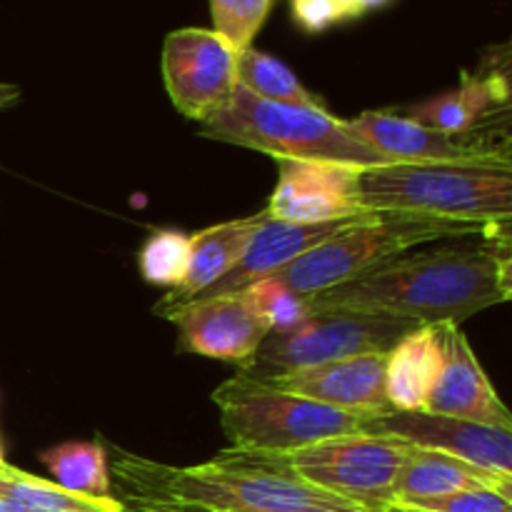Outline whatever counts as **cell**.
<instances>
[{
    "label": "cell",
    "instance_id": "1",
    "mask_svg": "<svg viewBox=\"0 0 512 512\" xmlns=\"http://www.w3.org/2000/svg\"><path fill=\"white\" fill-rule=\"evenodd\" d=\"M510 258V233L503 225L445 248L410 250L363 278L303 300L308 315L350 310L418 325H460L510 300Z\"/></svg>",
    "mask_w": 512,
    "mask_h": 512
},
{
    "label": "cell",
    "instance_id": "2",
    "mask_svg": "<svg viewBox=\"0 0 512 512\" xmlns=\"http://www.w3.org/2000/svg\"><path fill=\"white\" fill-rule=\"evenodd\" d=\"M115 475L128 503L193 512H295L313 505H350L295 478L280 455L220 453L205 465L173 468L118 453Z\"/></svg>",
    "mask_w": 512,
    "mask_h": 512
},
{
    "label": "cell",
    "instance_id": "3",
    "mask_svg": "<svg viewBox=\"0 0 512 512\" xmlns=\"http://www.w3.org/2000/svg\"><path fill=\"white\" fill-rule=\"evenodd\" d=\"M355 205L478 225L512 218V163H388L355 170Z\"/></svg>",
    "mask_w": 512,
    "mask_h": 512
},
{
    "label": "cell",
    "instance_id": "4",
    "mask_svg": "<svg viewBox=\"0 0 512 512\" xmlns=\"http://www.w3.org/2000/svg\"><path fill=\"white\" fill-rule=\"evenodd\" d=\"M200 135L220 143L243 145L273 155L275 160L373 168L388 165L385 155L363 143L348 120L330 115L323 105L270 103L238 85L225 108L200 123Z\"/></svg>",
    "mask_w": 512,
    "mask_h": 512
},
{
    "label": "cell",
    "instance_id": "5",
    "mask_svg": "<svg viewBox=\"0 0 512 512\" xmlns=\"http://www.w3.org/2000/svg\"><path fill=\"white\" fill-rule=\"evenodd\" d=\"M495 228L503 225L460 223L410 213H375L365 223L345 228L343 233L310 248L265 280L283 285L298 298H313L323 290L363 278L420 245L475 238Z\"/></svg>",
    "mask_w": 512,
    "mask_h": 512
},
{
    "label": "cell",
    "instance_id": "6",
    "mask_svg": "<svg viewBox=\"0 0 512 512\" xmlns=\"http://www.w3.org/2000/svg\"><path fill=\"white\" fill-rule=\"evenodd\" d=\"M210 398L220 410L225 438L243 453L290 455L323 440L360 433L363 420V415L283 393L240 373Z\"/></svg>",
    "mask_w": 512,
    "mask_h": 512
},
{
    "label": "cell",
    "instance_id": "7",
    "mask_svg": "<svg viewBox=\"0 0 512 512\" xmlns=\"http://www.w3.org/2000/svg\"><path fill=\"white\" fill-rule=\"evenodd\" d=\"M423 328L410 320L388 315L325 310L310 313L303 323L288 330H270L240 375L250 380H275L315 365L358 355H388L405 335Z\"/></svg>",
    "mask_w": 512,
    "mask_h": 512
},
{
    "label": "cell",
    "instance_id": "8",
    "mask_svg": "<svg viewBox=\"0 0 512 512\" xmlns=\"http://www.w3.org/2000/svg\"><path fill=\"white\" fill-rule=\"evenodd\" d=\"M410 445L375 435H340L280 455L303 483L368 512L393 503V488Z\"/></svg>",
    "mask_w": 512,
    "mask_h": 512
},
{
    "label": "cell",
    "instance_id": "9",
    "mask_svg": "<svg viewBox=\"0 0 512 512\" xmlns=\"http://www.w3.org/2000/svg\"><path fill=\"white\" fill-rule=\"evenodd\" d=\"M348 128L390 163H512L510 128L443 133L398 110H370L348 120Z\"/></svg>",
    "mask_w": 512,
    "mask_h": 512
},
{
    "label": "cell",
    "instance_id": "10",
    "mask_svg": "<svg viewBox=\"0 0 512 512\" xmlns=\"http://www.w3.org/2000/svg\"><path fill=\"white\" fill-rule=\"evenodd\" d=\"M163 80L175 108L203 123L238 88V50L215 30H173L163 45Z\"/></svg>",
    "mask_w": 512,
    "mask_h": 512
},
{
    "label": "cell",
    "instance_id": "11",
    "mask_svg": "<svg viewBox=\"0 0 512 512\" xmlns=\"http://www.w3.org/2000/svg\"><path fill=\"white\" fill-rule=\"evenodd\" d=\"M360 433L393 438L413 448L438 450L475 468L512 475V430L435 415L428 410H385L363 415Z\"/></svg>",
    "mask_w": 512,
    "mask_h": 512
},
{
    "label": "cell",
    "instance_id": "12",
    "mask_svg": "<svg viewBox=\"0 0 512 512\" xmlns=\"http://www.w3.org/2000/svg\"><path fill=\"white\" fill-rule=\"evenodd\" d=\"M170 323L178 328L180 353L235 363L240 370L273 330L250 290L188 305Z\"/></svg>",
    "mask_w": 512,
    "mask_h": 512
},
{
    "label": "cell",
    "instance_id": "13",
    "mask_svg": "<svg viewBox=\"0 0 512 512\" xmlns=\"http://www.w3.org/2000/svg\"><path fill=\"white\" fill-rule=\"evenodd\" d=\"M373 215L375 213H370V210H360V213L345 215V218L338 220H323V223H290V220H273L268 215V220L260 225L258 233H255L253 240L248 243V248H245L238 265L230 268L220 280H215L208 290L195 295L188 305L220 298V295L243 293L250 285L270 278V275L278 273L280 268H285V265H290L293 260H298L300 255L308 253L310 248L325 243V240H330L333 235L343 233L345 228L365 223V220L373 218ZM188 305H185V308H188Z\"/></svg>",
    "mask_w": 512,
    "mask_h": 512
},
{
    "label": "cell",
    "instance_id": "14",
    "mask_svg": "<svg viewBox=\"0 0 512 512\" xmlns=\"http://www.w3.org/2000/svg\"><path fill=\"white\" fill-rule=\"evenodd\" d=\"M438 338L443 363L423 410L512 430L510 410L505 408L503 400L498 398V390L480 368L463 330L453 323H438Z\"/></svg>",
    "mask_w": 512,
    "mask_h": 512
},
{
    "label": "cell",
    "instance_id": "15",
    "mask_svg": "<svg viewBox=\"0 0 512 512\" xmlns=\"http://www.w3.org/2000/svg\"><path fill=\"white\" fill-rule=\"evenodd\" d=\"M280 178L265 213L290 223H323L360 213L355 205V170L345 165L278 160Z\"/></svg>",
    "mask_w": 512,
    "mask_h": 512
},
{
    "label": "cell",
    "instance_id": "16",
    "mask_svg": "<svg viewBox=\"0 0 512 512\" xmlns=\"http://www.w3.org/2000/svg\"><path fill=\"white\" fill-rule=\"evenodd\" d=\"M265 385L343 413L373 415L393 410L385 393V355L380 353L315 365L283 378L265 380Z\"/></svg>",
    "mask_w": 512,
    "mask_h": 512
},
{
    "label": "cell",
    "instance_id": "17",
    "mask_svg": "<svg viewBox=\"0 0 512 512\" xmlns=\"http://www.w3.org/2000/svg\"><path fill=\"white\" fill-rule=\"evenodd\" d=\"M398 113L443 133L510 128L508 55L500 60V65L485 63L478 73L465 75L460 88Z\"/></svg>",
    "mask_w": 512,
    "mask_h": 512
},
{
    "label": "cell",
    "instance_id": "18",
    "mask_svg": "<svg viewBox=\"0 0 512 512\" xmlns=\"http://www.w3.org/2000/svg\"><path fill=\"white\" fill-rule=\"evenodd\" d=\"M265 220H268V213L260 210L250 218L228 220V223L213 225V228L190 235V260L185 280L175 290H168L165 298L158 300L153 313L158 318L173 320L195 295L208 290L215 280H220L230 268L238 265L245 248Z\"/></svg>",
    "mask_w": 512,
    "mask_h": 512
},
{
    "label": "cell",
    "instance_id": "19",
    "mask_svg": "<svg viewBox=\"0 0 512 512\" xmlns=\"http://www.w3.org/2000/svg\"><path fill=\"white\" fill-rule=\"evenodd\" d=\"M475 488H493L512 498V475L490 473L453 455L410 445L395 480L393 503L403 505L410 500L440 498V495Z\"/></svg>",
    "mask_w": 512,
    "mask_h": 512
},
{
    "label": "cell",
    "instance_id": "20",
    "mask_svg": "<svg viewBox=\"0 0 512 512\" xmlns=\"http://www.w3.org/2000/svg\"><path fill=\"white\" fill-rule=\"evenodd\" d=\"M443 363L438 325L405 335L385 355V393L393 410H423Z\"/></svg>",
    "mask_w": 512,
    "mask_h": 512
},
{
    "label": "cell",
    "instance_id": "21",
    "mask_svg": "<svg viewBox=\"0 0 512 512\" xmlns=\"http://www.w3.org/2000/svg\"><path fill=\"white\" fill-rule=\"evenodd\" d=\"M0 500L10 512H125L120 500L70 493L8 463L0 465Z\"/></svg>",
    "mask_w": 512,
    "mask_h": 512
},
{
    "label": "cell",
    "instance_id": "22",
    "mask_svg": "<svg viewBox=\"0 0 512 512\" xmlns=\"http://www.w3.org/2000/svg\"><path fill=\"white\" fill-rule=\"evenodd\" d=\"M40 460L60 488L88 498H113L108 455L98 443H63L45 450Z\"/></svg>",
    "mask_w": 512,
    "mask_h": 512
},
{
    "label": "cell",
    "instance_id": "23",
    "mask_svg": "<svg viewBox=\"0 0 512 512\" xmlns=\"http://www.w3.org/2000/svg\"><path fill=\"white\" fill-rule=\"evenodd\" d=\"M238 85L270 103L303 105V108L320 105L315 95L303 88L298 75L288 65L253 45L238 53Z\"/></svg>",
    "mask_w": 512,
    "mask_h": 512
},
{
    "label": "cell",
    "instance_id": "24",
    "mask_svg": "<svg viewBox=\"0 0 512 512\" xmlns=\"http://www.w3.org/2000/svg\"><path fill=\"white\" fill-rule=\"evenodd\" d=\"M190 260V235L178 230H158L140 250V273L150 285L175 290L185 280Z\"/></svg>",
    "mask_w": 512,
    "mask_h": 512
},
{
    "label": "cell",
    "instance_id": "25",
    "mask_svg": "<svg viewBox=\"0 0 512 512\" xmlns=\"http://www.w3.org/2000/svg\"><path fill=\"white\" fill-rule=\"evenodd\" d=\"M270 8L273 0H210L213 30L240 53L253 45L255 35L268 20Z\"/></svg>",
    "mask_w": 512,
    "mask_h": 512
},
{
    "label": "cell",
    "instance_id": "26",
    "mask_svg": "<svg viewBox=\"0 0 512 512\" xmlns=\"http://www.w3.org/2000/svg\"><path fill=\"white\" fill-rule=\"evenodd\" d=\"M403 508L420 512H512V500L510 495L500 493V490L475 488L440 495V498L410 500V503H403Z\"/></svg>",
    "mask_w": 512,
    "mask_h": 512
},
{
    "label": "cell",
    "instance_id": "27",
    "mask_svg": "<svg viewBox=\"0 0 512 512\" xmlns=\"http://www.w3.org/2000/svg\"><path fill=\"white\" fill-rule=\"evenodd\" d=\"M295 20L303 25L305 30H325L328 25L340 23L345 18V10L338 0H293Z\"/></svg>",
    "mask_w": 512,
    "mask_h": 512
},
{
    "label": "cell",
    "instance_id": "28",
    "mask_svg": "<svg viewBox=\"0 0 512 512\" xmlns=\"http://www.w3.org/2000/svg\"><path fill=\"white\" fill-rule=\"evenodd\" d=\"M125 512H193V510H180L168 508V505H155V503H128L123 505Z\"/></svg>",
    "mask_w": 512,
    "mask_h": 512
},
{
    "label": "cell",
    "instance_id": "29",
    "mask_svg": "<svg viewBox=\"0 0 512 512\" xmlns=\"http://www.w3.org/2000/svg\"><path fill=\"white\" fill-rule=\"evenodd\" d=\"M18 98H20V88H18V85L0 83V110L8 108V105H13Z\"/></svg>",
    "mask_w": 512,
    "mask_h": 512
},
{
    "label": "cell",
    "instance_id": "30",
    "mask_svg": "<svg viewBox=\"0 0 512 512\" xmlns=\"http://www.w3.org/2000/svg\"><path fill=\"white\" fill-rule=\"evenodd\" d=\"M295 512H368V510L355 508V505H313V508H303Z\"/></svg>",
    "mask_w": 512,
    "mask_h": 512
},
{
    "label": "cell",
    "instance_id": "31",
    "mask_svg": "<svg viewBox=\"0 0 512 512\" xmlns=\"http://www.w3.org/2000/svg\"><path fill=\"white\" fill-rule=\"evenodd\" d=\"M380 512H420V510H413V508H403V505H385Z\"/></svg>",
    "mask_w": 512,
    "mask_h": 512
},
{
    "label": "cell",
    "instance_id": "32",
    "mask_svg": "<svg viewBox=\"0 0 512 512\" xmlns=\"http://www.w3.org/2000/svg\"><path fill=\"white\" fill-rule=\"evenodd\" d=\"M0 512H10L8 508H5V503H3V500H0Z\"/></svg>",
    "mask_w": 512,
    "mask_h": 512
}]
</instances>
